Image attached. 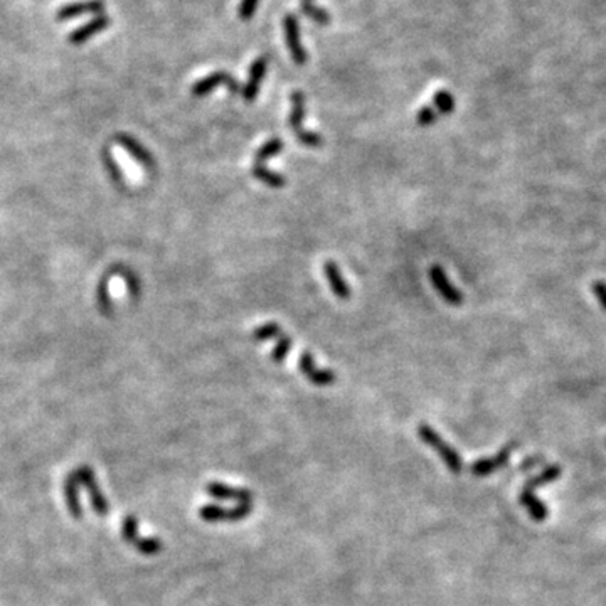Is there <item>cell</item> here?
Here are the masks:
<instances>
[{"label": "cell", "instance_id": "5", "mask_svg": "<svg viewBox=\"0 0 606 606\" xmlns=\"http://www.w3.org/2000/svg\"><path fill=\"white\" fill-rule=\"evenodd\" d=\"M283 29H285V39H286V48H288L291 59L297 64H305L307 63L308 56L307 51L302 46V39H300V21L297 16L293 14H286L283 19Z\"/></svg>", "mask_w": 606, "mask_h": 606}, {"label": "cell", "instance_id": "10", "mask_svg": "<svg viewBox=\"0 0 606 606\" xmlns=\"http://www.w3.org/2000/svg\"><path fill=\"white\" fill-rule=\"evenodd\" d=\"M110 26H111L110 16L101 14V16H95L91 21H88L86 24L79 26L78 29H74L71 34H69L68 39L73 46H81L84 44V42L91 39V37L101 34V32L106 31Z\"/></svg>", "mask_w": 606, "mask_h": 606}, {"label": "cell", "instance_id": "12", "mask_svg": "<svg viewBox=\"0 0 606 606\" xmlns=\"http://www.w3.org/2000/svg\"><path fill=\"white\" fill-rule=\"evenodd\" d=\"M515 446H517V445L510 443V445L504 446V448H502L499 453L493 455L492 458H480V460H477V462L472 465V473L475 477L492 475V473L495 472V470L505 467L507 462H509V458H510V453L515 450Z\"/></svg>", "mask_w": 606, "mask_h": 606}, {"label": "cell", "instance_id": "25", "mask_svg": "<svg viewBox=\"0 0 606 606\" xmlns=\"http://www.w3.org/2000/svg\"><path fill=\"white\" fill-rule=\"evenodd\" d=\"M300 9H302V12L305 14V16L312 19V21H315L317 24L325 26V24H328V22H330V14H328L325 9L313 6V2L312 4H300Z\"/></svg>", "mask_w": 606, "mask_h": 606}, {"label": "cell", "instance_id": "22", "mask_svg": "<svg viewBox=\"0 0 606 606\" xmlns=\"http://www.w3.org/2000/svg\"><path fill=\"white\" fill-rule=\"evenodd\" d=\"M281 328L276 322H268L265 325L258 327L253 330V339L258 342H265V340H271V339H278L281 335Z\"/></svg>", "mask_w": 606, "mask_h": 606}, {"label": "cell", "instance_id": "24", "mask_svg": "<svg viewBox=\"0 0 606 606\" xmlns=\"http://www.w3.org/2000/svg\"><path fill=\"white\" fill-rule=\"evenodd\" d=\"M435 110H438L440 113L450 115L455 110V98L450 91L446 89H440L435 95Z\"/></svg>", "mask_w": 606, "mask_h": 606}, {"label": "cell", "instance_id": "23", "mask_svg": "<svg viewBox=\"0 0 606 606\" xmlns=\"http://www.w3.org/2000/svg\"><path fill=\"white\" fill-rule=\"evenodd\" d=\"M133 547L143 556H155L163 549V542L158 537H140Z\"/></svg>", "mask_w": 606, "mask_h": 606}, {"label": "cell", "instance_id": "15", "mask_svg": "<svg viewBox=\"0 0 606 606\" xmlns=\"http://www.w3.org/2000/svg\"><path fill=\"white\" fill-rule=\"evenodd\" d=\"M323 273H325L328 285H330V290L333 291V295H335L337 298L340 300L350 298L352 295L350 286L347 285L345 278L340 273V268L335 261H327L325 265H323Z\"/></svg>", "mask_w": 606, "mask_h": 606}, {"label": "cell", "instance_id": "28", "mask_svg": "<svg viewBox=\"0 0 606 606\" xmlns=\"http://www.w3.org/2000/svg\"><path fill=\"white\" fill-rule=\"evenodd\" d=\"M436 118H438V111L435 110V108H431L430 105L423 106L420 111H418L416 115V121L420 126H430L433 125Z\"/></svg>", "mask_w": 606, "mask_h": 606}, {"label": "cell", "instance_id": "27", "mask_svg": "<svg viewBox=\"0 0 606 606\" xmlns=\"http://www.w3.org/2000/svg\"><path fill=\"white\" fill-rule=\"evenodd\" d=\"M260 0H241L238 7V16L241 21H251L255 17Z\"/></svg>", "mask_w": 606, "mask_h": 606}, {"label": "cell", "instance_id": "16", "mask_svg": "<svg viewBox=\"0 0 606 606\" xmlns=\"http://www.w3.org/2000/svg\"><path fill=\"white\" fill-rule=\"evenodd\" d=\"M116 142L120 145H123V148L128 152L131 157L135 158V161L143 163L145 167H152L153 166V157L152 153L148 152L147 148L143 147L142 143L137 142L135 138L128 137V135H120V137H116Z\"/></svg>", "mask_w": 606, "mask_h": 606}, {"label": "cell", "instance_id": "19", "mask_svg": "<svg viewBox=\"0 0 606 606\" xmlns=\"http://www.w3.org/2000/svg\"><path fill=\"white\" fill-rule=\"evenodd\" d=\"M251 173H253V177L258 178V181H261L263 184L275 187V189H278V187H283L286 184V178L281 176V173L270 171V168H266L265 166H253Z\"/></svg>", "mask_w": 606, "mask_h": 606}, {"label": "cell", "instance_id": "9", "mask_svg": "<svg viewBox=\"0 0 606 606\" xmlns=\"http://www.w3.org/2000/svg\"><path fill=\"white\" fill-rule=\"evenodd\" d=\"M430 280L446 303L450 305L463 303V293L458 288H455L452 281H450L448 278V275L445 273V270L440 265H433L430 268Z\"/></svg>", "mask_w": 606, "mask_h": 606}, {"label": "cell", "instance_id": "6", "mask_svg": "<svg viewBox=\"0 0 606 606\" xmlns=\"http://www.w3.org/2000/svg\"><path fill=\"white\" fill-rule=\"evenodd\" d=\"M221 84H224V86H226L231 93H241V86H239L236 78L231 76V74L226 71H214L211 73L209 76L202 78L199 79V81L194 83V86H192V95L206 96L209 95L213 89L221 86Z\"/></svg>", "mask_w": 606, "mask_h": 606}, {"label": "cell", "instance_id": "26", "mask_svg": "<svg viewBox=\"0 0 606 606\" xmlns=\"http://www.w3.org/2000/svg\"><path fill=\"white\" fill-rule=\"evenodd\" d=\"M290 349H291V339L286 335V333H281L273 352H271V360H273V363H283L286 355L290 354Z\"/></svg>", "mask_w": 606, "mask_h": 606}, {"label": "cell", "instance_id": "3", "mask_svg": "<svg viewBox=\"0 0 606 606\" xmlns=\"http://www.w3.org/2000/svg\"><path fill=\"white\" fill-rule=\"evenodd\" d=\"M74 472H76L79 485L88 492L89 502H91V507L93 510H95V514L100 515V517H106V515L110 514V504H108V500L105 499V495H103L100 485H98L96 475L95 472H93V468L88 467V465H81V467H78Z\"/></svg>", "mask_w": 606, "mask_h": 606}, {"label": "cell", "instance_id": "8", "mask_svg": "<svg viewBox=\"0 0 606 606\" xmlns=\"http://www.w3.org/2000/svg\"><path fill=\"white\" fill-rule=\"evenodd\" d=\"M298 368L302 370V374L307 378L310 383L313 384V386H330V384L335 383L337 375L333 370L330 369H318L315 365V359H313V355L310 354V352H303L302 355H300L298 360Z\"/></svg>", "mask_w": 606, "mask_h": 606}, {"label": "cell", "instance_id": "7", "mask_svg": "<svg viewBox=\"0 0 606 606\" xmlns=\"http://www.w3.org/2000/svg\"><path fill=\"white\" fill-rule=\"evenodd\" d=\"M105 0H79V2H73L61 7L58 14H56V19H58L59 22H66L88 16V14H91V16H101V14H105Z\"/></svg>", "mask_w": 606, "mask_h": 606}, {"label": "cell", "instance_id": "20", "mask_svg": "<svg viewBox=\"0 0 606 606\" xmlns=\"http://www.w3.org/2000/svg\"><path fill=\"white\" fill-rule=\"evenodd\" d=\"M283 150V140L281 138H270L265 145H261V148H258L255 153V162L253 166H265L266 161H270L271 157L278 155Z\"/></svg>", "mask_w": 606, "mask_h": 606}, {"label": "cell", "instance_id": "21", "mask_svg": "<svg viewBox=\"0 0 606 606\" xmlns=\"http://www.w3.org/2000/svg\"><path fill=\"white\" fill-rule=\"evenodd\" d=\"M121 535H123V539L131 546H135V544L138 542V539L142 537V535L138 534V519L135 517V515H126L123 519V522H121Z\"/></svg>", "mask_w": 606, "mask_h": 606}, {"label": "cell", "instance_id": "17", "mask_svg": "<svg viewBox=\"0 0 606 606\" xmlns=\"http://www.w3.org/2000/svg\"><path fill=\"white\" fill-rule=\"evenodd\" d=\"M519 502L525 507V509L529 510L530 517H532L534 520H544L547 517V507L544 505L542 502L534 495L532 490H527V488H524V490L520 492Z\"/></svg>", "mask_w": 606, "mask_h": 606}, {"label": "cell", "instance_id": "29", "mask_svg": "<svg viewBox=\"0 0 606 606\" xmlns=\"http://www.w3.org/2000/svg\"><path fill=\"white\" fill-rule=\"evenodd\" d=\"M591 290H593L596 300H598V303L601 305V308L606 310V283L605 281H595L593 285H591Z\"/></svg>", "mask_w": 606, "mask_h": 606}, {"label": "cell", "instance_id": "11", "mask_svg": "<svg viewBox=\"0 0 606 606\" xmlns=\"http://www.w3.org/2000/svg\"><path fill=\"white\" fill-rule=\"evenodd\" d=\"M266 69H268V56H260V58L253 61L250 68V76H248V81L241 89L244 101L251 103L256 100L258 93H260L261 81L266 74Z\"/></svg>", "mask_w": 606, "mask_h": 606}, {"label": "cell", "instance_id": "14", "mask_svg": "<svg viewBox=\"0 0 606 606\" xmlns=\"http://www.w3.org/2000/svg\"><path fill=\"white\" fill-rule=\"evenodd\" d=\"M79 480L76 477V472L68 473L64 478V500H66V507H68V512L71 514L73 519H83V504L81 499H79Z\"/></svg>", "mask_w": 606, "mask_h": 606}, {"label": "cell", "instance_id": "13", "mask_svg": "<svg viewBox=\"0 0 606 606\" xmlns=\"http://www.w3.org/2000/svg\"><path fill=\"white\" fill-rule=\"evenodd\" d=\"M206 490H208L209 495H213L214 499L236 500L238 504H251L253 499V493L251 490H248V488L229 487L226 483L221 482H209L208 485H206Z\"/></svg>", "mask_w": 606, "mask_h": 606}, {"label": "cell", "instance_id": "1", "mask_svg": "<svg viewBox=\"0 0 606 606\" xmlns=\"http://www.w3.org/2000/svg\"><path fill=\"white\" fill-rule=\"evenodd\" d=\"M418 435H420V438L425 441L426 445L436 450V453L440 455L450 472L455 473V475H460V473H462L463 463H462V458H460V453L446 443V441L436 433L435 428H431L430 425H425V423H423V425H420V428H418Z\"/></svg>", "mask_w": 606, "mask_h": 606}, {"label": "cell", "instance_id": "31", "mask_svg": "<svg viewBox=\"0 0 606 606\" xmlns=\"http://www.w3.org/2000/svg\"><path fill=\"white\" fill-rule=\"evenodd\" d=\"M300 4H312V0H300Z\"/></svg>", "mask_w": 606, "mask_h": 606}, {"label": "cell", "instance_id": "18", "mask_svg": "<svg viewBox=\"0 0 606 606\" xmlns=\"http://www.w3.org/2000/svg\"><path fill=\"white\" fill-rule=\"evenodd\" d=\"M561 477V467L559 465H549L542 470V472H539L537 475L529 478V482L525 483L524 488H527V490H534V488L546 485V483H551L554 480H557V478Z\"/></svg>", "mask_w": 606, "mask_h": 606}, {"label": "cell", "instance_id": "2", "mask_svg": "<svg viewBox=\"0 0 606 606\" xmlns=\"http://www.w3.org/2000/svg\"><path fill=\"white\" fill-rule=\"evenodd\" d=\"M305 116V95L303 91L291 93V113H290V128L293 130L295 137L298 138L300 143L307 145V147H320L323 145V137L317 131L303 130L302 121Z\"/></svg>", "mask_w": 606, "mask_h": 606}, {"label": "cell", "instance_id": "4", "mask_svg": "<svg viewBox=\"0 0 606 606\" xmlns=\"http://www.w3.org/2000/svg\"><path fill=\"white\" fill-rule=\"evenodd\" d=\"M253 505L251 504H238L236 507H229V509H224V507L221 505H204L199 509V517L202 520H206V522H221V520H229V522H234V520H241L246 519L248 515L251 514Z\"/></svg>", "mask_w": 606, "mask_h": 606}, {"label": "cell", "instance_id": "30", "mask_svg": "<svg viewBox=\"0 0 606 606\" xmlns=\"http://www.w3.org/2000/svg\"><path fill=\"white\" fill-rule=\"evenodd\" d=\"M539 462H541V458H537V457H532V460H529V462H525V463L522 465V468H525V470H529L530 467H535V465H539Z\"/></svg>", "mask_w": 606, "mask_h": 606}]
</instances>
